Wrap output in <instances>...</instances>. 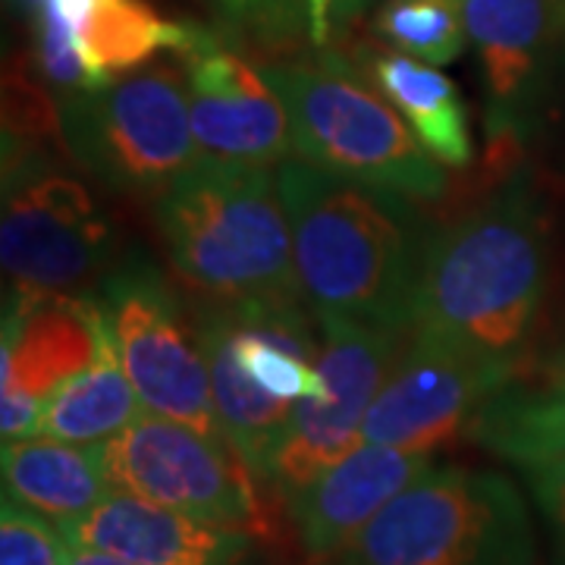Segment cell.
Masks as SVG:
<instances>
[{"label":"cell","instance_id":"cell-1","mask_svg":"<svg viewBox=\"0 0 565 565\" xmlns=\"http://www.w3.org/2000/svg\"><path fill=\"white\" fill-rule=\"evenodd\" d=\"M277 185L311 315L412 333L427 245L412 202L305 161H282Z\"/></svg>","mask_w":565,"mask_h":565},{"label":"cell","instance_id":"cell-2","mask_svg":"<svg viewBox=\"0 0 565 565\" xmlns=\"http://www.w3.org/2000/svg\"><path fill=\"white\" fill-rule=\"evenodd\" d=\"M544 286V211L525 173H515L484 204L427 236L412 330L519 371Z\"/></svg>","mask_w":565,"mask_h":565},{"label":"cell","instance_id":"cell-3","mask_svg":"<svg viewBox=\"0 0 565 565\" xmlns=\"http://www.w3.org/2000/svg\"><path fill=\"white\" fill-rule=\"evenodd\" d=\"M158 226L173 270L207 302H305L270 167L202 154L158 199Z\"/></svg>","mask_w":565,"mask_h":565},{"label":"cell","instance_id":"cell-4","mask_svg":"<svg viewBox=\"0 0 565 565\" xmlns=\"http://www.w3.org/2000/svg\"><path fill=\"white\" fill-rule=\"evenodd\" d=\"M258 66L289 114L299 161L418 202L444 195V163L340 51H323L318 61H262Z\"/></svg>","mask_w":565,"mask_h":565},{"label":"cell","instance_id":"cell-5","mask_svg":"<svg viewBox=\"0 0 565 565\" xmlns=\"http://www.w3.org/2000/svg\"><path fill=\"white\" fill-rule=\"evenodd\" d=\"M337 565H537L525 497L500 471L430 468Z\"/></svg>","mask_w":565,"mask_h":565},{"label":"cell","instance_id":"cell-6","mask_svg":"<svg viewBox=\"0 0 565 565\" xmlns=\"http://www.w3.org/2000/svg\"><path fill=\"white\" fill-rule=\"evenodd\" d=\"M0 258L20 296H92L120 262L110 217L39 139L3 136Z\"/></svg>","mask_w":565,"mask_h":565},{"label":"cell","instance_id":"cell-7","mask_svg":"<svg viewBox=\"0 0 565 565\" xmlns=\"http://www.w3.org/2000/svg\"><path fill=\"white\" fill-rule=\"evenodd\" d=\"M57 110L70 154L122 195L158 202L202 161L185 79L173 66L132 70L104 88L66 95Z\"/></svg>","mask_w":565,"mask_h":565},{"label":"cell","instance_id":"cell-8","mask_svg":"<svg viewBox=\"0 0 565 565\" xmlns=\"http://www.w3.org/2000/svg\"><path fill=\"white\" fill-rule=\"evenodd\" d=\"M92 296L141 408L223 437L195 327L189 330L180 296L161 267L141 252H126Z\"/></svg>","mask_w":565,"mask_h":565},{"label":"cell","instance_id":"cell-9","mask_svg":"<svg viewBox=\"0 0 565 565\" xmlns=\"http://www.w3.org/2000/svg\"><path fill=\"white\" fill-rule=\"evenodd\" d=\"M98 459L104 481L117 493L248 534L267 527L262 481L226 437L145 412L98 446Z\"/></svg>","mask_w":565,"mask_h":565},{"label":"cell","instance_id":"cell-10","mask_svg":"<svg viewBox=\"0 0 565 565\" xmlns=\"http://www.w3.org/2000/svg\"><path fill=\"white\" fill-rule=\"evenodd\" d=\"M315 321L321 330L318 371L323 393L296 405L267 471V487L286 500L362 444L364 418L408 340V333L362 323L333 318Z\"/></svg>","mask_w":565,"mask_h":565},{"label":"cell","instance_id":"cell-11","mask_svg":"<svg viewBox=\"0 0 565 565\" xmlns=\"http://www.w3.org/2000/svg\"><path fill=\"white\" fill-rule=\"evenodd\" d=\"M515 374L412 330L364 418L362 440L434 452L471 430L487 399Z\"/></svg>","mask_w":565,"mask_h":565},{"label":"cell","instance_id":"cell-12","mask_svg":"<svg viewBox=\"0 0 565 565\" xmlns=\"http://www.w3.org/2000/svg\"><path fill=\"white\" fill-rule=\"evenodd\" d=\"M233 44L223 29L189 22V39L177 57L192 132L207 158L274 170L292 151L289 114L262 66L245 61Z\"/></svg>","mask_w":565,"mask_h":565},{"label":"cell","instance_id":"cell-13","mask_svg":"<svg viewBox=\"0 0 565 565\" xmlns=\"http://www.w3.org/2000/svg\"><path fill=\"white\" fill-rule=\"evenodd\" d=\"M102 308L95 296L7 292L0 343V434L3 444L39 437L44 399L98 355Z\"/></svg>","mask_w":565,"mask_h":565},{"label":"cell","instance_id":"cell-14","mask_svg":"<svg viewBox=\"0 0 565 565\" xmlns=\"http://www.w3.org/2000/svg\"><path fill=\"white\" fill-rule=\"evenodd\" d=\"M468 44L484 85L487 139L503 151L525 145L537 126L563 32L553 0H465Z\"/></svg>","mask_w":565,"mask_h":565},{"label":"cell","instance_id":"cell-15","mask_svg":"<svg viewBox=\"0 0 565 565\" xmlns=\"http://www.w3.org/2000/svg\"><path fill=\"white\" fill-rule=\"evenodd\" d=\"M430 468V452L362 440L349 456L289 497V515L305 556L311 563H337L345 546L381 515V509Z\"/></svg>","mask_w":565,"mask_h":565},{"label":"cell","instance_id":"cell-16","mask_svg":"<svg viewBox=\"0 0 565 565\" xmlns=\"http://www.w3.org/2000/svg\"><path fill=\"white\" fill-rule=\"evenodd\" d=\"M63 534L70 546H95L136 565H243L255 537L117 490Z\"/></svg>","mask_w":565,"mask_h":565},{"label":"cell","instance_id":"cell-17","mask_svg":"<svg viewBox=\"0 0 565 565\" xmlns=\"http://www.w3.org/2000/svg\"><path fill=\"white\" fill-rule=\"evenodd\" d=\"M349 61L393 104V110L408 122V129L437 161L452 170L471 163L468 110L456 82L437 66L405 57L399 51L355 47Z\"/></svg>","mask_w":565,"mask_h":565},{"label":"cell","instance_id":"cell-18","mask_svg":"<svg viewBox=\"0 0 565 565\" xmlns=\"http://www.w3.org/2000/svg\"><path fill=\"white\" fill-rule=\"evenodd\" d=\"M192 327H195L204 364H207L211 399H214L223 437L239 449V456L255 471V478L267 484V471L277 456L282 434L289 430V422L296 415V403L277 399L248 381L214 305H204Z\"/></svg>","mask_w":565,"mask_h":565},{"label":"cell","instance_id":"cell-19","mask_svg":"<svg viewBox=\"0 0 565 565\" xmlns=\"http://www.w3.org/2000/svg\"><path fill=\"white\" fill-rule=\"evenodd\" d=\"M3 497L39 512L57 527L76 525L110 493L98 446L29 437L0 449Z\"/></svg>","mask_w":565,"mask_h":565},{"label":"cell","instance_id":"cell-20","mask_svg":"<svg viewBox=\"0 0 565 565\" xmlns=\"http://www.w3.org/2000/svg\"><path fill=\"white\" fill-rule=\"evenodd\" d=\"M468 434L522 471L565 459V371L534 367L509 377Z\"/></svg>","mask_w":565,"mask_h":565},{"label":"cell","instance_id":"cell-21","mask_svg":"<svg viewBox=\"0 0 565 565\" xmlns=\"http://www.w3.org/2000/svg\"><path fill=\"white\" fill-rule=\"evenodd\" d=\"M145 415L136 386L122 371L102 315L98 355L82 374L61 384L41 405L39 437L76 446H102Z\"/></svg>","mask_w":565,"mask_h":565},{"label":"cell","instance_id":"cell-22","mask_svg":"<svg viewBox=\"0 0 565 565\" xmlns=\"http://www.w3.org/2000/svg\"><path fill=\"white\" fill-rule=\"evenodd\" d=\"M189 39V22L163 20L145 0H114L85 22L76 41L98 88L154 61L163 51L180 54Z\"/></svg>","mask_w":565,"mask_h":565},{"label":"cell","instance_id":"cell-23","mask_svg":"<svg viewBox=\"0 0 565 565\" xmlns=\"http://www.w3.org/2000/svg\"><path fill=\"white\" fill-rule=\"evenodd\" d=\"M374 35L405 57L446 66L468 47L465 0H381Z\"/></svg>","mask_w":565,"mask_h":565},{"label":"cell","instance_id":"cell-24","mask_svg":"<svg viewBox=\"0 0 565 565\" xmlns=\"http://www.w3.org/2000/svg\"><path fill=\"white\" fill-rule=\"evenodd\" d=\"M221 29L236 41L270 61L311 44L308 0H204Z\"/></svg>","mask_w":565,"mask_h":565},{"label":"cell","instance_id":"cell-25","mask_svg":"<svg viewBox=\"0 0 565 565\" xmlns=\"http://www.w3.org/2000/svg\"><path fill=\"white\" fill-rule=\"evenodd\" d=\"M70 541L63 527L3 497L0 505V565H66Z\"/></svg>","mask_w":565,"mask_h":565},{"label":"cell","instance_id":"cell-26","mask_svg":"<svg viewBox=\"0 0 565 565\" xmlns=\"http://www.w3.org/2000/svg\"><path fill=\"white\" fill-rule=\"evenodd\" d=\"M525 478L544 522L550 565H565V459L525 468Z\"/></svg>","mask_w":565,"mask_h":565},{"label":"cell","instance_id":"cell-27","mask_svg":"<svg viewBox=\"0 0 565 565\" xmlns=\"http://www.w3.org/2000/svg\"><path fill=\"white\" fill-rule=\"evenodd\" d=\"M371 0H308L311 20V47H323L333 35H340Z\"/></svg>","mask_w":565,"mask_h":565},{"label":"cell","instance_id":"cell-28","mask_svg":"<svg viewBox=\"0 0 565 565\" xmlns=\"http://www.w3.org/2000/svg\"><path fill=\"white\" fill-rule=\"evenodd\" d=\"M57 17H61L76 35H79L82 29H85V22L92 20L98 10H104V7H110L114 0H44Z\"/></svg>","mask_w":565,"mask_h":565},{"label":"cell","instance_id":"cell-29","mask_svg":"<svg viewBox=\"0 0 565 565\" xmlns=\"http://www.w3.org/2000/svg\"><path fill=\"white\" fill-rule=\"evenodd\" d=\"M66 565H136V563H129V559H122V556H114V553H104V550H95V546H73Z\"/></svg>","mask_w":565,"mask_h":565},{"label":"cell","instance_id":"cell-30","mask_svg":"<svg viewBox=\"0 0 565 565\" xmlns=\"http://www.w3.org/2000/svg\"><path fill=\"white\" fill-rule=\"evenodd\" d=\"M534 367H546V371H565V340L559 343V349L546 359L544 364H534Z\"/></svg>","mask_w":565,"mask_h":565},{"label":"cell","instance_id":"cell-31","mask_svg":"<svg viewBox=\"0 0 565 565\" xmlns=\"http://www.w3.org/2000/svg\"><path fill=\"white\" fill-rule=\"evenodd\" d=\"M553 3H556V17H559V25L565 32V0H553Z\"/></svg>","mask_w":565,"mask_h":565}]
</instances>
